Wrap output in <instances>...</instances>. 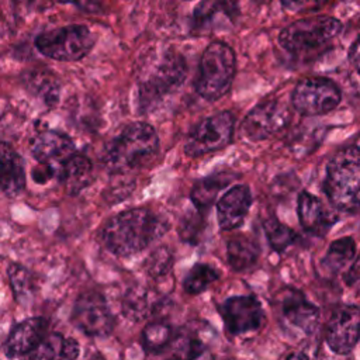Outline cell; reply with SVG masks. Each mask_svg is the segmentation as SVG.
<instances>
[{"mask_svg":"<svg viewBox=\"0 0 360 360\" xmlns=\"http://www.w3.org/2000/svg\"><path fill=\"white\" fill-rule=\"evenodd\" d=\"M169 229L165 218L145 208H132L112 217L101 231L104 245L117 256L139 253Z\"/></svg>","mask_w":360,"mask_h":360,"instance_id":"6da1fadb","label":"cell"},{"mask_svg":"<svg viewBox=\"0 0 360 360\" xmlns=\"http://www.w3.org/2000/svg\"><path fill=\"white\" fill-rule=\"evenodd\" d=\"M159 150L155 128L146 122L127 125L105 148L103 163L108 172L124 174L150 162Z\"/></svg>","mask_w":360,"mask_h":360,"instance_id":"7a4b0ae2","label":"cell"},{"mask_svg":"<svg viewBox=\"0 0 360 360\" xmlns=\"http://www.w3.org/2000/svg\"><path fill=\"white\" fill-rule=\"evenodd\" d=\"M323 191L339 210L360 207V148L347 146L336 152L326 166Z\"/></svg>","mask_w":360,"mask_h":360,"instance_id":"3957f363","label":"cell"},{"mask_svg":"<svg viewBox=\"0 0 360 360\" xmlns=\"http://www.w3.org/2000/svg\"><path fill=\"white\" fill-rule=\"evenodd\" d=\"M236 72V56L233 49L221 41L211 42L202 52L194 82L197 93L215 101L225 96L233 82Z\"/></svg>","mask_w":360,"mask_h":360,"instance_id":"277c9868","label":"cell"},{"mask_svg":"<svg viewBox=\"0 0 360 360\" xmlns=\"http://www.w3.org/2000/svg\"><path fill=\"white\" fill-rule=\"evenodd\" d=\"M187 65L181 55L169 52L160 58L158 65L139 82L138 101L141 110L152 108L167 94L176 91L184 82Z\"/></svg>","mask_w":360,"mask_h":360,"instance_id":"5b68a950","label":"cell"},{"mask_svg":"<svg viewBox=\"0 0 360 360\" xmlns=\"http://www.w3.org/2000/svg\"><path fill=\"white\" fill-rule=\"evenodd\" d=\"M94 45V35L86 25H66L39 34L35 48L46 58L60 62L83 59Z\"/></svg>","mask_w":360,"mask_h":360,"instance_id":"8992f818","label":"cell"},{"mask_svg":"<svg viewBox=\"0 0 360 360\" xmlns=\"http://www.w3.org/2000/svg\"><path fill=\"white\" fill-rule=\"evenodd\" d=\"M340 30V21L329 15L304 18L287 25L280 32L278 42L288 52H305L329 42Z\"/></svg>","mask_w":360,"mask_h":360,"instance_id":"52a82bcc","label":"cell"},{"mask_svg":"<svg viewBox=\"0 0 360 360\" xmlns=\"http://www.w3.org/2000/svg\"><path fill=\"white\" fill-rule=\"evenodd\" d=\"M235 118L229 111H219L201 120L188 134L184 152L197 158L225 148L233 135Z\"/></svg>","mask_w":360,"mask_h":360,"instance_id":"ba28073f","label":"cell"},{"mask_svg":"<svg viewBox=\"0 0 360 360\" xmlns=\"http://www.w3.org/2000/svg\"><path fill=\"white\" fill-rule=\"evenodd\" d=\"M340 90L329 79L308 77L301 80L291 96L294 108L304 115H321L340 103Z\"/></svg>","mask_w":360,"mask_h":360,"instance_id":"9c48e42d","label":"cell"},{"mask_svg":"<svg viewBox=\"0 0 360 360\" xmlns=\"http://www.w3.org/2000/svg\"><path fill=\"white\" fill-rule=\"evenodd\" d=\"M72 322L84 335L93 338H105L114 328V316L104 297L96 291H86L77 297Z\"/></svg>","mask_w":360,"mask_h":360,"instance_id":"30bf717a","label":"cell"},{"mask_svg":"<svg viewBox=\"0 0 360 360\" xmlns=\"http://www.w3.org/2000/svg\"><path fill=\"white\" fill-rule=\"evenodd\" d=\"M290 110L280 100H266L255 105L240 124V135L248 141H263L287 127Z\"/></svg>","mask_w":360,"mask_h":360,"instance_id":"8fae6325","label":"cell"},{"mask_svg":"<svg viewBox=\"0 0 360 360\" xmlns=\"http://www.w3.org/2000/svg\"><path fill=\"white\" fill-rule=\"evenodd\" d=\"M221 315L225 328L233 335L259 330L264 322L262 304L250 295L228 298L221 307Z\"/></svg>","mask_w":360,"mask_h":360,"instance_id":"7c38bea8","label":"cell"},{"mask_svg":"<svg viewBox=\"0 0 360 360\" xmlns=\"http://www.w3.org/2000/svg\"><path fill=\"white\" fill-rule=\"evenodd\" d=\"M325 339L338 354H349L360 339V309L354 305H343L330 316Z\"/></svg>","mask_w":360,"mask_h":360,"instance_id":"4fadbf2b","label":"cell"},{"mask_svg":"<svg viewBox=\"0 0 360 360\" xmlns=\"http://www.w3.org/2000/svg\"><path fill=\"white\" fill-rule=\"evenodd\" d=\"M31 153L41 165H48L60 172L62 165L75 153L73 141L58 131H42L31 141Z\"/></svg>","mask_w":360,"mask_h":360,"instance_id":"5bb4252c","label":"cell"},{"mask_svg":"<svg viewBox=\"0 0 360 360\" xmlns=\"http://www.w3.org/2000/svg\"><path fill=\"white\" fill-rule=\"evenodd\" d=\"M48 321L45 318H28L10 330L4 343V354L8 359L24 357L30 353L48 333Z\"/></svg>","mask_w":360,"mask_h":360,"instance_id":"9a60e30c","label":"cell"},{"mask_svg":"<svg viewBox=\"0 0 360 360\" xmlns=\"http://www.w3.org/2000/svg\"><path fill=\"white\" fill-rule=\"evenodd\" d=\"M252 202L250 190L246 186L231 187L217 204V217L221 229L232 231L243 224Z\"/></svg>","mask_w":360,"mask_h":360,"instance_id":"2e32d148","label":"cell"},{"mask_svg":"<svg viewBox=\"0 0 360 360\" xmlns=\"http://www.w3.org/2000/svg\"><path fill=\"white\" fill-rule=\"evenodd\" d=\"M280 304L284 318L291 325L301 329L307 335L316 329L319 322V309L307 301L302 292L294 288H287L281 295Z\"/></svg>","mask_w":360,"mask_h":360,"instance_id":"e0dca14e","label":"cell"},{"mask_svg":"<svg viewBox=\"0 0 360 360\" xmlns=\"http://www.w3.org/2000/svg\"><path fill=\"white\" fill-rule=\"evenodd\" d=\"M235 14L236 7L228 0H201L193 10L191 30L195 34L210 32L233 22Z\"/></svg>","mask_w":360,"mask_h":360,"instance_id":"ac0fdd59","label":"cell"},{"mask_svg":"<svg viewBox=\"0 0 360 360\" xmlns=\"http://www.w3.org/2000/svg\"><path fill=\"white\" fill-rule=\"evenodd\" d=\"M298 218L302 228L314 235H325L335 224V217L314 194L302 191L298 197Z\"/></svg>","mask_w":360,"mask_h":360,"instance_id":"d6986e66","label":"cell"},{"mask_svg":"<svg viewBox=\"0 0 360 360\" xmlns=\"http://www.w3.org/2000/svg\"><path fill=\"white\" fill-rule=\"evenodd\" d=\"M1 191L7 197H15L25 184L24 159L8 145L1 143Z\"/></svg>","mask_w":360,"mask_h":360,"instance_id":"ffe728a7","label":"cell"},{"mask_svg":"<svg viewBox=\"0 0 360 360\" xmlns=\"http://www.w3.org/2000/svg\"><path fill=\"white\" fill-rule=\"evenodd\" d=\"M59 179L70 195L79 194L91 181V162L79 153H73L60 167Z\"/></svg>","mask_w":360,"mask_h":360,"instance_id":"44dd1931","label":"cell"},{"mask_svg":"<svg viewBox=\"0 0 360 360\" xmlns=\"http://www.w3.org/2000/svg\"><path fill=\"white\" fill-rule=\"evenodd\" d=\"M205 349L204 340L193 330L177 332L163 350L165 360H195Z\"/></svg>","mask_w":360,"mask_h":360,"instance_id":"7402d4cb","label":"cell"},{"mask_svg":"<svg viewBox=\"0 0 360 360\" xmlns=\"http://www.w3.org/2000/svg\"><path fill=\"white\" fill-rule=\"evenodd\" d=\"M356 255V243L352 238H339L333 240L325 256L321 260V267L329 276H336L340 273L353 259Z\"/></svg>","mask_w":360,"mask_h":360,"instance_id":"603a6c76","label":"cell"},{"mask_svg":"<svg viewBox=\"0 0 360 360\" xmlns=\"http://www.w3.org/2000/svg\"><path fill=\"white\" fill-rule=\"evenodd\" d=\"M259 257V248L246 236H235L226 245V259L235 271L252 267Z\"/></svg>","mask_w":360,"mask_h":360,"instance_id":"cb8c5ba5","label":"cell"},{"mask_svg":"<svg viewBox=\"0 0 360 360\" xmlns=\"http://www.w3.org/2000/svg\"><path fill=\"white\" fill-rule=\"evenodd\" d=\"M122 314L135 322H141L155 312V304L149 292L142 287L129 288L122 298Z\"/></svg>","mask_w":360,"mask_h":360,"instance_id":"d4e9b609","label":"cell"},{"mask_svg":"<svg viewBox=\"0 0 360 360\" xmlns=\"http://www.w3.org/2000/svg\"><path fill=\"white\" fill-rule=\"evenodd\" d=\"M231 179L226 177V174L221 173V174H212L208 176L205 179H201L200 181H197L191 190V201L195 205V208L198 211L202 210H208L218 191L229 181Z\"/></svg>","mask_w":360,"mask_h":360,"instance_id":"484cf974","label":"cell"},{"mask_svg":"<svg viewBox=\"0 0 360 360\" xmlns=\"http://www.w3.org/2000/svg\"><path fill=\"white\" fill-rule=\"evenodd\" d=\"M7 273L15 301L21 305H28L35 294V283L32 274L17 263H10Z\"/></svg>","mask_w":360,"mask_h":360,"instance_id":"4316f807","label":"cell"},{"mask_svg":"<svg viewBox=\"0 0 360 360\" xmlns=\"http://www.w3.org/2000/svg\"><path fill=\"white\" fill-rule=\"evenodd\" d=\"M219 273L207 263H195L187 273L184 278V290L191 294L197 295L208 288L214 281H217Z\"/></svg>","mask_w":360,"mask_h":360,"instance_id":"83f0119b","label":"cell"},{"mask_svg":"<svg viewBox=\"0 0 360 360\" xmlns=\"http://www.w3.org/2000/svg\"><path fill=\"white\" fill-rule=\"evenodd\" d=\"M173 338L172 328L165 322H150L145 326L142 333V343L149 353L163 352Z\"/></svg>","mask_w":360,"mask_h":360,"instance_id":"f1b7e54d","label":"cell"},{"mask_svg":"<svg viewBox=\"0 0 360 360\" xmlns=\"http://www.w3.org/2000/svg\"><path fill=\"white\" fill-rule=\"evenodd\" d=\"M65 338L59 333H48L22 360H62Z\"/></svg>","mask_w":360,"mask_h":360,"instance_id":"f546056e","label":"cell"},{"mask_svg":"<svg viewBox=\"0 0 360 360\" xmlns=\"http://www.w3.org/2000/svg\"><path fill=\"white\" fill-rule=\"evenodd\" d=\"M263 226L269 245L276 252L285 250L297 239V233L287 225L278 222L276 218L266 219Z\"/></svg>","mask_w":360,"mask_h":360,"instance_id":"4dcf8cb0","label":"cell"},{"mask_svg":"<svg viewBox=\"0 0 360 360\" xmlns=\"http://www.w3.org/2000/svg\"><path fill=\"white\" fill-rule=\"evenodd\" d=\"M27 79V86L30 90L34 91L35 96L41 97L45 103L53 104L58 101L59 94V84L55 77L46 73L32 72Z\"/></svg>","mask_w":360,"mask_h":360,"instance_id":"1f68e13d","label":"cell"},{"mask_svg":"<svg viewBox=\"0 0 360 360\" xmlns=\"http://www.w3.org/2000/svg\"><path fill=\"white\" fill-rule=\"evenodd\" d=\"M173 266V253L167 246H159L150 252L145 260V270L152 277H162L170 271Z\"/></svg>","mask_w":360,"mask_h":360,"instance_id":"d6a6232c","label":"cell"},{"mask_svg":"<svg viewBox=\"0 0 360 360\" xmlns=\"http://www.w3.org/2000/svg\"><path fill=\"white\" fill-rule=\"evenodd\" d=\"M202 217L198 214H188L187 217H184L181 219V224L179 225V235L187 240V242H193L195 243L201 229H202Z\"/></svg>","mask_w":360,"mask_h":360,"instance_id":"836d02e7","label":"cell"},{"mask_svg":"<svg viewBox=\"0 0 360 360\" xmlns=\"http://www.w3.org/2000/svg\"><path fill=\"white\" fill-rule=\"evenodd\" d=\"M284 10L290 13H309L319 10L326 0H280Z\"/></svg>","mask_w":360,"mask_h":360,"instance_id":"e575fe53","label":"cell"},{"mask_svg":"<svg viewBox=\"0 0 360 360\" xmlns=\"http://www.w3.org/2000/svg\"><path fill=\"white\" fill-rule=\"evenodd\" d=\"M345 283L349 287H356L360 288V255L354 259L352 266L345 274Z\"/></svg>","mask_w":360,"mask_h":360,"instance_id":"d590c367","label":"cell"},{"mask_svg":"<svg viewBox=\"0 0 360 360\" xmlns=\"http://www.w3.org/2000/svg\"><path fill=\"white\" fill-rule=\"evenodd\" d=\"M56 1L73 4L84 13H100V10H101L100 0H56Z\"/></svg>","mask_w":360,"mask_h":360,"instance_id":"8d00e7d4","label":"cell"},{"mask_svg":"<svg viewBox=\"0 0 360 360\" xmlns=\"http://www.w3.org/2000/svg\"><path fill=\"white\" fill-rule=\"evenodd\" d=\"M79 353H80V346L77 340L73 338H65L62 360H76Z\"/></svg>","mask_w":360,"mask_h":360,"instance_id":"74e56055","label":"cell"},{"mask_svg":"<svg viewBox=\"0 0 360 360\" xmlns=\"http://www.w3.org/2000/svg\"><path fill=\"white\" fill-rule=\"evenodd\" d=\"M349 60L352 66L356 69V72L360 75V37L353 42L350 52H349Z\"/></svg>","mask_w":360,"mask_h":360,"instance_id":"f35d334b","label":"cell"},{"mask_svg":"<svg viewBox=\"0 0 360 360\" xmlns=\"http://www.w3.org/2000/svg\"><path fill=\"white\" fill-rule=\"evenodd\" d=\"M285 360H309V359L304 353H294V354H290Z\"/></svg>","mask_w":360,"mask_h":360,"instance_id":"ab89813d","label":"cell"},{"mask_svg":"<svg viewBox=\"0 0 360 360\" xmlns=\"http://www.w3.org/2000/svg\"><path fill=\"white\" fill-rule=\"evenodd\" d=\"M90 360H101L100 357H94V359H90Z\"/></svg>","mask_w":360,"mask_h":360,"instance_id":"60d3db41","label":"cell"}]
</instances>
